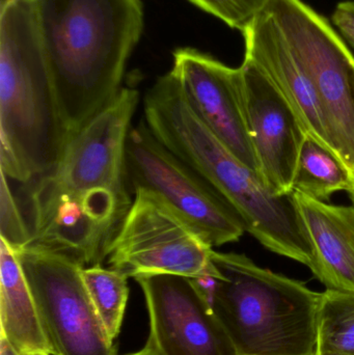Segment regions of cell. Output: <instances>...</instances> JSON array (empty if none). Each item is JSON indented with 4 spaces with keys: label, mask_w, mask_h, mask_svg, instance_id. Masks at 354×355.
<instances>
[{
    "label": "cell",
    "mask_w": 354,
    "mask_h": 355,
    "mask_svg": "<svg viewBox=\"0 0 354 355\" xmlns=\"http://www.w3.org/2000/svg\"><path fill=\"white\" fill-rule=\"evenodd\" d=\"M0 238L16 252L26 248L31 240L24 213L10 189V180L2 172L0 183Z\"/></svg>",
    "instance_id": "ac0fdd59"
},
{
    "label": "cell",
    "mask_w": 354,
    "mask_h": 355,
    "mask_svg": "<svg viewBox=\"0 0 354 355\" xmlns=\"http://www.w3.org/2000/svg\"><path fill=\"white\" fill-rule=\"evenodd\" d=\"M316 355H343L340 354H336V352H328V350L317 349Z\"/></svg>",
    "instance_id": "603a6c76"
},
{
    "label": "cell",
    "mask_w": 354,
    "mask_h": 355,
    "mask_svg": "<svg viewBox=\"0 0 354 355\" xmlns=\"http://www.w3.org/2000/svg\"><path fill=\"white\" fill-rule=\"evenodd\" d=\"M0 355H21L6 338L0 336Z\"/></svg>",
    "instance_id": "44dd1931"
},
{
    "label": "cell",
    "mask_w": 354,
    "mask_h": 355,
    "mask_svg": "<svg viewBox=\"0 0 354 355\" xmlns=\"http://www.w3.org/2000/svg\"><path fill=\"white\" fill-rule=\"evenodd\" d=\"M351 185L353 175L342 160L332 150L306 135L299 152L293 191L326 202L335 192H348Z\"/></svg>",
    "instance_id": "9a60e30c"
},
{
    "label": "cell",
    "mask_w": 354,
    "mask_h": 355,
    "mask_svg": "<svg viewBox=\"0 0 354 355\" xmlns=\"http://www.w3.org/2000/svg\"><path fill=\"white\" fill-rule=\"evenodd\" d=\"M128 355H158L156 354L155 352H154L153 349H152L151 347H150L148 344H145V347L143 348V349L139 350V352H134V354H131Z\"/></svg>",
    "instance_id": "7402d4cb"
},
{
    "label": "cell",
    "mask_w": 354,
    "mask_h": 355,
    "mask_svg": "<svg viewBox=\"0 0 354 355\" xmlns=\"http://www.w3.org/2000/svg\"><path fill=\"white\" fill-rule=\"evenodd\" d=\"M265 12L311 79L333 151L353 175V54L330 23L303 0H270Z\"/></svg>",
    "instance_id": "5b68a950"
},
{
    "label": "cell",
    "mask_w": 354,
    "mask_h": 355,
    "mask_svg": "<svg viewBox=\"0 0 354 355\" xmlns=\"http://www.w3.org/2000/svg\"><path fill=\"white\" fill-rule=\"evenodd\" d=\"M292 194L313 245L310 270L326 290L354 293V206Z\"/></svg>",
    "instance_id": "4fadbf2b"
},
{
    "label": "cell",
    "mask_w": 354,
    "mask_h": 355,
    "mask_svg": "<svg viewBox=\"0 0 354 355\" xmlns=\"http://www.w3.org/2000/svg\"><path fill=\"white\" fill-rule=\"evenodd\" d=\"M206 300L237 355H316L322 293L262 268L245 254L213 250Z\"/></svg>",
    "instance_id": "277c9868"
},
{
    "label": "cell",
    "mask_w": 354,
    "mask_h": 355,
    "mask_svg": "<svg viewBox=\"0 0 354 355\" xmlns=\"http://www.w3.org/2000/svg\"><path fill=\"white\" fill-rule=\"evenodd\" d=\"M150 318L147 344L158 355H237L234 345L193 279L143 275L135 279Z\"/></svg>",
    "instance_id": "9c48e42d"
},
{
    "label": "cell",
    "mask_w": 354,
    "mask_h": 355,
    "mask_svg": "<svg viewBox=\"0 0 354 355\" xmlns=\"http://www.w3.org/2000/svg\"><path fill=\"white\" fill-rule=\"evenodd\" d=\"M212 252L159 198L136 190L107 260L112 268L134 279L156 275L197 279L211 270Z\"/></svg>",
    "instance_id": "ba28073f"
},
{
    "label": "cell",
    "mask_w": 354,
    "mask_h": 355,
    "mask_svg": "<svg viewBox=\"0 0 354 355\" xmlns=\"http://www.w3.org/2000/svg\"><path fill=\"white\" fill-rule=\"evenodd\" d=\"M0 336L21 355H52L16 250L0 241Z\"/></svg>",
    "instance_id": "5bb4252c"
},
{
    "label": "cell",
    "mask_w": 354,
    "mask_h": 355,
    "mask_svg": "<svg viewBox=\"0 0 354 355\" xmlns=\"http://www.w3.org/2000/svg\"><path fill=\"white\" fill-rule=\"evenodd\" d=\"M82 277L98 315L114 341L120 334L129 298L128 277L101 265L82 268Z\"/></svg>",
    "instance_id": "2e32d148"
},
{
    "label": "cell",
    "mask_w": 354,
    "mask_h": 355,
    "mask_svg": "<svg viewBox=\"0 0 354 355\" xmlns=\"http://www.w3.org/2000/svg\"><path fill=\"white\" fill-rule=\"evenodd\" d=\"M349 196H351V202H353L354 206V170L353 172V185H351V190L348 191Z\"/></svg>",
    "instance_id": "cb8c5ba5"
},
{
    "label": "cell",
    "mask_w": 354,
    "mask_h": 355,
    "mask_svg": "<svg viewBox=\"0 0 354 355\" xmlns=\"http://www.w3.org/2000/svg\"><path fill=\"white\" fill-rule=\"evenodd\" d=\"M35 23L71 137L120 93L143 29L141 0H33Z\"/></svg>",
    "instance_id": "7a4b0ae2"
},
{
    "label": "cell",
    "mask_w": 354,
    "mask_h": 355,
    "mask_svg": "<svg viewBox=\"0 0 354 355\" xmlns=\"http://www.w3.org/2000/svg\"><path fill=\"white\" fill-rule=\"evenodd\" d=\"M242 35L245 58L253 60L278 87L306 135L333 151L315 87L265 10Z\"/></svg>",
    "instance_id": "7c38bea8"
},
{
    "label": "cell",
    "mask_w": 354,
    "mask_h": 355,
    "mask_svg": "<svg viewBox=\"0 0 354 355\" xmlns=\"http://www.w3.org/2000/svg\"><path fill=\"white\" fill-rule=\"evenodd\" d=\"M126 175L132 193L145 190L159 198L212 248L238 241L247 232L226 198L166 149L145 120L129 131Z\"/></svg>",
    "instance_id": "8992f818"
},
{
    "label": "cell",
    "mask_w": 354,
    "mask_h": 355,
    "mask_svg": "<svg viewBox=\"0 0 354 355\" xmlns=\"http://www.w3.org/2000/svg\"><path fill=\"white\" fill-rule=\"evenodd\" d=\"M70 139L33 0H1L0 171L8 180L29 183L57 164Z\"/></svg>",
    "instance_id": "3957f363"
},
{
    "label": "cell",
    "mask_w": 354,
    "mask_h": 355,
    "mask_svg": "<svg viewBox=\"0 0 354 355\" xmlns=\"http://www.w3.org/2000/svg\"><path fill=\"white\" fill-rule=\"evenodd\" d=\"M332 21L354 49V1L340 2L333 12Z\"/></svg>",
    "instance_id": "ffe728a7"
},
{
    "label": "cell",
    "mask_w": 354,
    "mask_h": 355,
    "mask_svg": "<svg viewBox=\"0 0 354 355\" xmlns=\"http://www.w3.org/2000/svg\"><path fill=\"white\" fill-rule=\"evenodd\" d=\"M241 102L260 176L276 196H290L306 132L297 114L269 77L245 58Z\"/></svg>",
    "instance_id": "30bf717a"
},
{
    "label": "cell",
    "mask_w": 354,
    "mask_h": 355,
    "mask_svg": "<svg viewBox=\"0 0 354 355\" xmlns=\"http://www.w3.org/2000/svg\"><path fill=\"white\" fill-rule=\"evenodd\" d=\"M52 355H118L78 263L26 246L17 252Z\"/></svg>",
    "instance_id": "52a82bcc"
},
{
    "label": "cell",
    "mask_w": 354,
    "mask_h": 355,
    "mask_svg": "<svg viewBox=\"0 0 354 355\" xmlns=\"http://www.w3.org/2000/svg\"><path fill=\"white\" fill-rule=\"evenodd\" d=\"M318 349L354 355V293L333 290L322 292Z\"/></svg>",
    "instance_id": "e0dca14e"
},
{
    "label": "cell",
    "mask_w": 354,
    "mask_h": 355,
    "mask_svg": "<svg viewBox=\"0 0 354 355\" xmlns=\"http://www.w3.org/2000/svg\"><path fill=\"white\" fill-rule=\"evenodd\" d=\"M170 71L202 122L260 176L243 114L239 68H231L193 48H179Z\"/></svg>",
    "instance_id": "8fae6325"
},
{
    "label": "cell",
    "mask_w": 354,
    "mask_h": 355,
    "mask_svg": "<svg viewBox=\"0 0 354 355\" xmlns=\"http://www.w3.org/2000/svg\"><path fill=\"white\" fill-rule=\"evenodd\" d=\"M232 28L245 31L267 8L270 0H189Z\"/></svg>",
    "instance_id": "d6986e66"
},
{
    "label": "cell",
    "mask_w": 354,
    "mask_h": 355,
    "mask_svg": "<svg viewBox=\"0 0 354 355\" xmlns=\"http://www.w3.org/2000/svg\"><path fill=\"white\" fill-rule=\"evenodd\" d=\"M139 101L134 87L75 133L54 168L23 188L27 246L68 257L83 267L101 265L133 200L126 144Z\"/></svg>",
    "instance_id": "6da1fadb"
}]
</instances>
